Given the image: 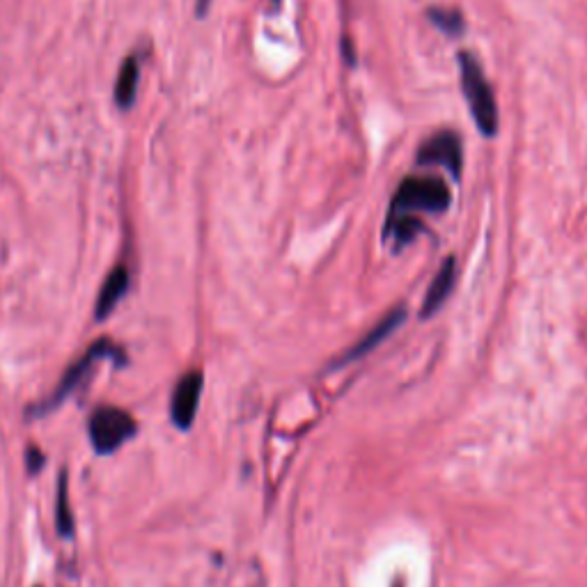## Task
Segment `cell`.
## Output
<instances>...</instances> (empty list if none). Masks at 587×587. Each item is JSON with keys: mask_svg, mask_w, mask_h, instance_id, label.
<instances>
[{"mask_svg": "<svg viewBox=\"0 0 587 587\" xmlns=\"http://www.w3.org/2000/svg\"><path fill=\"white\" fill-rule=\"evenodd\" d=\"M459 69H461V88H464V95L468 101V108H471L473 120L480 129L482 136H496L498 131V106L496 97H493V90L484 76L480 62L475 60L473 53L461 51L459 53Z\"/></svg>", "mask_w": 587, "mask_h": 587, "instance_id": "cell-1", "label": "cell"}, {"mask_svg": "<svg viewBox=\"0 0 587 587\" xmlns=\"http://www.w3.org/2000/svg\"><path fill=\"white\" fill-rule=\"evenodd\" d=\"M452 195L445 179L427 175V177H406L402 184L397 186L390 202L388 214H413L418 211H429V214H443L450 207Z\"/></svg>", "mask_w": 587, "mask_h": 587, "instance_id": "cell-2", "label": "cell"}, {"mask_svg": "<svg viewBox=\"0 0 587 587\" xmlns=\"http://www.w3.org/2000/svg\"><path fill=\"white\" fill-rule=\"evenodd\" d=\"M99 360H113L115 365L122 367V365H127V354H124V351L108 338H101L95 344H90L88 351H85V354L78 358L76 363L69 365V370L62 374V379L56 386V390H53V395L46 399V402L39 406V409H35V416H44V413L53 411L56 406L65 402V399L72 395L85 379L90 377V372L95 370V365L99 363Z\"/></svg>", "mask_w": 587, "mask_h": 587, "instance_id": "cell-3", "label": "cell"}, {"mask_svg": "<svg viewBox=\"0 0 587 587\" xmlns=\"http://www.w3.org/2000/svg\"><path fill=\"white\" fill-rule=\"evenodd\" d=\"M138 434V422L117 406H99L88 420V436L97 455H113Z\"/></svg>", "mask_w": 587, "mask_h": 587, "instance_id": "cell-4", "label": "cell"}, {"mask_svg": "<svg viewBox=\"0 0 587 587\" xmlns=\"http://www.w3.org/2000/svg\"><path fill=\"white\" fill-rule=\"evenodd\" d=\"M418 166H443L459 179L464 172V147L457 133L438 131L418 147Z\"/></svg>", "mask_w": 587, "mask_h": 587, "instance_id": "cell-5", "label": "cell"}, {"mask_svg": "<svg viewBox=\"0 0 587 587\" xmlns=\"http://www.w3.org/2000/svg\"><path fill=\"white\" fill-rule=\"evenodd\" d=\"M202 386H205V377H202L200 370L186 372L184 377L177 381L175 393H172L170 399V418L175 422V427L182 429V432L191 429L195 416H198Z\"/></svg>", "mask_w": 587, "mask_h": 587, "instance_id": "cell-6", "label": "cell"}, {"mask_svg": "<svg viewBox=\"0 0 587 587\" xmlns=\"http://www.w3.org/2000/svg\"><path fill=\"white\" fill-rule=\"evenodd\" d=\"M404 319H406V308H402V305L390 310L388 315L383 317L381 322H377V326H374L363 340H358L354 347H351L347 354L342 356V360H338V365H347V363H351V360H358V358H363L365 354H370V351L377 349L379 344L395 331V328L402 326Z\"/></svg>", "mask_w": 587, "mask_h": 587, "instance_id": "cell-7", "label": "cell"}, {"mask_svg": "<svg viewBox=\"0 0 587 587\" xmlns=\"http://www.w3.org/2000/svg\"><path fill=\"white\" fill-rule=\"evenodd\" d=\"M455 278H457L455 257H448V260H443L441 269L436 271V276L432 278V285H429L427 289L425 301H422V310H420L422 319L436 315V312L443 308V303L448 301L452 287H455Z\"/></svg>", "mask_w": 587, "mask_h": 587, "instance_id": "cell-8", "label": "cell"}, {"mask_svg": "<svg viewBox=\"0 0 587 587\" xmlns=\"http://www.w3.org/2000/svg\"><path fill=\"white\" fill-rule=\"evenodd\" d=\"M129 292V271L124 266H115V269L108 273L104 285H101L95 303V319L97 322H104L113 315L117 303L124 299V294Z\"/></svg>", "mask_w": 587, "mask_h": 587, "instance_id": "cell-9", "label": "cell"}, {"mask_svg": "<svg viewBox=\"0 0 587 587\" xmlns=\"http://www.w3.org/2000/svg\"><path fill=\"white\" fill-rule=\"evenodd\" d=\"M427 232V225L413 214H388L383 239H393L397 248H402L411 241H416L420 234Z\"/></svg>", "mask_w": 587, "mask_h": 587, "instance_id": "cell-10", "label": "cell"}, {"mask_svg": "<svg viewBox=\"0 0 587 587\" xmlns=\"http://www.w3.org/2000/svg\"><path fill=\"white\" fill-rule=\"evenodd\" d=\"M138 81H140V69H138V60L136 58H127L122 62L120 74H117V83H115V104L124 108L133 106L136 101V92H138Z\"/></svg>", "mask_w": 587, "mask_h": 587, "instance_id": "cell-11", "label": "cell"}, {"mask_svg": "<svg viewBox=\"0 0 587 587\" xmlns=\"http://www.w3.org/2000/svg\"><path fill=\"white\" fill-rule=\"evenodd\" d=\"M56 530L62 539L74 537V512L69 505V480L67 471H60L56 489Z\"/></svg>", "mask_w": 587, "mask_h": 587, "instance_id": "cell-12", "label": "cell"}, {"mask_svg": "<svg viewBox=\"0 0 587 587\" xmlns=\"http://www.w3.org/2000/svg\"><path fill=\"white\" fill-rule=\"evenodd\" d=\"M427 17L438 30H443L445 35H450V37L464 35L466 19L459 10H448V7H429Z\"/></svg>", "mask_w": 587, "mask_h": 587, "instance_id": "cell-13", "label": "cell"}, {"mask_svg": "<svg viewBox=\"0 0 587 587\" xmlns=\"http://www.w3.org/2000/svg\"><path fill=\"white\" fill-rule=\"evenodd\" d=\"M26 464H28V473L30 475H37L39 471H42L46 459H44V452L37 448V445H30L28 452H26Z\"/></svg>", "mask_w": 587, "mask_h": 587, "instance_id": "cell-14", "label": "cell"}, {"mask_svg": "<svg viewBox=\"0 0 587 587\" xmlns=\"http://www.w3.org/2000/svg\"><path fill=\"white\" fill-rule=\"evenodd\" d=\"M271 3H273V5H276V7H278V5H280V3H283V0H271Z\"/></svg>", "mask_w": 587, "mask_h": 587, "instance_id": "cell-15", "label": "cell"}, {"mask_svg": "<svg viewBox=\"0 0 587 587\" xmlns=\"http://www.w3.org/2000/svg\"><path fill=\"white\" fill-rule=\"evenodd\" d=\"M37 587H39V585H37Z\"/></svg>", "mask_w": 587, "mask_h": 587, "instance_id": "cell-16", "label": "cell"}]
</instances>
